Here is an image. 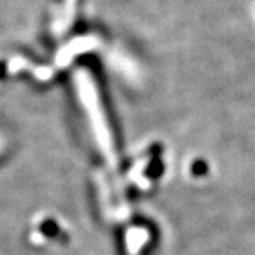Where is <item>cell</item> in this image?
Segmentation results:
<instances>
[{
    "instance_id": "1",
    "label": "cell",
    "mask_w": 255,
    "mask_h": 255,
    "mask_svg": "<svg viewBox=\"0 0 255 255\" xmlns=\"http://www.w3.org/2000/svg\"><path fill=\"white\" fill-rule=\"evenodd\" d=\"M95 43H97L95 37H78V38H75V40L70 41L67 46L58 51V54H57V64L60 67H64V65L70 64V61L77 54L90 51L91 48H94Z\"/></svg>"
},
{
    "instance_id": "2",
    "label": "cell",
    "mask_w": 255,
    "mask_h": 255,
    "mask_svg": "<svg viewBox=\"0 0 255 255\" xmlns=\"http://www.w3.org/2000/svg\"><path fill=\"white\" fill-rule=\"evenodd\" d=\"M75 4H77V0H64L63 6L57 11L54 21H53V31L57 36L65 33L71 26L74 16H75Z\"/></svg>"
}]
</instances>
